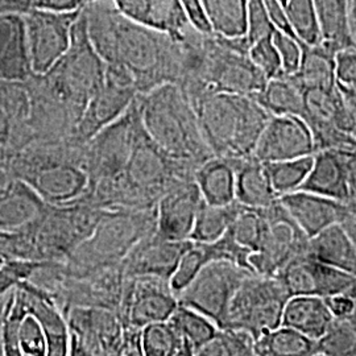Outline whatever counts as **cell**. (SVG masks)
<instances>
[{"label": "cell", "mask_w": 356, "mask_h": 356, "mask_svg": "<svg viewBox=\"0 0 356 356\" xmlns=\"http://www.w3.org/2000/svg\"><path fill=\"white\" fill-rule=\"evenodd\" d=\"M82 13L94 48L108 66H118L145 94L164 83H179L186 45L123 16L113 0L89 1Z\"/></svg>", "instance_id": "obj_1"}, {"label": "cell", "mask_w": 356, "mask_h": 356, "mask_svg": "<svg viewBox=\"0 0 356 356\" xmlns=\"http://www.w3.org/2000/svg\"><path fill=\"white\" fill-rule=\"evenodd\" d=\"M6 173L26 182L49 204H72L89 186L85 144L74 138L33 141L13 156Z\"/></svg>", "instance_id": "obj_2"}, {"label": "cell", "mask_w": 356, "mask_h": 356, "mask_svg": "<svg viewBox=\"0 0 356 356\" xmlns=\"http://www.w3.org/2000/svg\"><path fill=\"white\" fill-rule=\"evenodd\" d=\"M147 134L175 160L198 169L214 154L204 140L198 116L177 83H164L138 97Z\"/></svg>", "instance_id": "obj_3"}, {"label": "cell", "mask_w": 356, "mask_h": 356, "mask_svg": "<svg viewBox=\"0 0 356 356\" xmlns=\"http://www.w3.org/2000/svg\"><path fill=\"white\" fill-rule=\"evenodd\" d=\"M204 140L214 156H252L270 114L254 97L211 92L193 103Z\"/></svg>", "instance_id": "obj_4"}, {"label": "cell", "mask_w": 356, "mask_h": 356, "mask_svg": "<svg viewBox=\"0 0 356 356\" xmlns=\"http://www.w3.org/2000/svg\"><path fill=\"white\" fill-rule=\"evenodd\" d=\"M153 231L156 209L108 210L89 238L65 260V266L74 275L122 266L131 250Z\"/></svg>", "instance_id": "obj_5"}, {"label": "cell", "mask_w": 356, "mask_h": 356, "mask_svg": "<svg viewBox=\"0 0 356 356\" xmlns=\"http://www.w3.org/2000/svg\"><path fill=\"white\" fill-rule=\"evenodd\" d=\"M106 210L79 198L72 204H47L22 231L35 261H65L97 227Z\"/></svg>", "instance_id": "obj_6"}, {"label": "cell", "mask_w": 356, "mask_h": 356, "mask_svg": "<svg viewBox=\"0 0 356 356\" xmlns=\"http://www.w3.org/2000/svg\"><path fill=\"white\" fill-rule=\"evenodd\" d=\"M106 69L107 65L90 40L86 19L81 11L69 49L57 64L40 76L57 97L83 115L91 97L106 79Z\"/></svg>", "instance_id": "obj_7"}, {"label": "cell", "mask_w": 356, "mask_h": 356, "mask_svg": "<svg viewBox=\"0 0 356 356\" xmlns=\"http://www.w3.org/2000/svg\"><path fill=\"white\" fill-rule=\"evenodd\" d=\"M143 131L144 124L136 98L124 114L85 144L88 189L114 182L123 176Z\"/></svg>", "instance_id": "obj_8"}, {"label": "cell", "mask_w": 356, "mask_h": 356, "mask_svg": "<svg viewBox=\"0 0 356 356\" xmlns=\"http://www.w3.org/2000/svg\"><path fill=\"white\" fill-rule=\"evenodd\" d=\"M289 298L277 276L251 273L231 301L226 327L248 331L256 341L268 331L280 327Z\"/></svg>", "instance_id": "obj_9"}, {"label": "cell", "mask_w": 356, "mask_h": 356, "mask_svg": "<svg viewBox=\"0 0 356 356\" xmlns=\"http://www.w3.org/2000/svg\"><path fill=\"white\" fill-rule=\"evenodd\" d=\"M251 270L226 260H214L178 294V302L214 321L219 329L226 327L231 301Z\"/></svg>", "instance_id": "obj_10"}, {"label": "cell", "mask_w": 356, "mask_h": 356, "mask_svg": "<svg viewBox=\"0 0 356 356\" xmlns=\"http://www.w3.org/2000/svg\"><path fill=\"white\" fill-rule=\"evenodd\" d=\"M69 355H120L124 325L118 312L102 307H70L64 312Z\"/></svg>", "instance_id": "obj_11"}, {"label": "cell", "mask_w": 356, "mask_h": 356, "mask_svg": "<svg viewBox=\"0 0 356 356\" xmlns=\"http://www.w3.org/2000/svg\"><path fill=\"white\" fill-rule=\"evenodd\" d=\"M81 11L56 13L32 7L23 13L33 74L47 73L69 49Z\"/></svg>", "instance_id": "obj_12"}, {"label": "cell", "mask_w": 356, "mask_h": 356, "mask_svg": "<svg viewBox=\"0 0 356 356\" xmlns=\"http://www.w3.org/2000/svg\"><path fill=\"white\" fill-rule=\"evenodd\" d=\"M124 282L123 266L86 275H74L67 270L64 261V275L51 298L63 313L76 306L102 307L118 312L123 297Z\"/></svg>", "instance_id": "obj_13"}, {"label": "cell", "mask_w": 356, "mask_h": 356, "mask_svg": "<svg viewBox=\"0 0 356 356\" xmlns=\"http://www.w3.org/2000/svg\"><path fill=\"white\" fill-rule=\"evenodd\" d=\"M260 210L267 218L269 229L263 248L250 256V264L254 273L277 276L296 256L309 252V238L293 220L280 198Z\"/></svg>", "instance_id": "obj_14"}, {"label": "cell", "mask_w": 356, "mask_h": 356, "mask_svg": "<svg viewBox=\"0 0 356 356\" xmlns=\"http://www.w3.org/2000/svg\"><path fill=\"white\" fill-rule=\"evenodd\" d=\"M138 95V89L127 72L118 66L107 65L106 79L91 97L73 138L86 144L103 128L110 126L124 114Z\"/></svg>", "instance_id": "obj_15"}, {"label": "cell", "mask_w": 356, "mask_h": 356, "mask_svg": "<svg viewBox=\"0 0 356 356\" xmlns=\"http://www.w3.org/2000/svg\"><path fill=\"white\" fill-rule=\"evenodd\" d=\"M179 305L169 280L159 277H126L118 314L124 326L143 329L166 322Z\"/></svg>", "instance_id": "obj_16"}, {"label": "cell", "mask_w": 356, "mask_h": 356, "mask_svg": "<svg viewBox=\"0 0 356 356\" xmlns=\"http://www.w3.org/2000/svg\"><path fill=\"white\" fill-rule=\"evenodd\" d=\"M33 143L31 94L26 81L0 79V168Z\"/></svg>", "instance_id": "obj_17"}, {"label": "cell", "mask_w": 356, "mask_h": 356, "mask_svg": "<svg viewBox=\"0 0 356 356\" xmlns=\"http://www.w3.org/2000/svg\"><path fill=\"white\" fill-rule=\"evenodd\" d=\"M277 277L291 297L318 296L326 298L339 293H350L356 284L354 275L327 266L309 252L296 256L282 268Z\"/></svg>", "instance_id": "obj_18"}, {"label": "cell", "mask_w": 356, "mask_h": 356, "mask_svg": "<svg viewBox=\"0 0 356 356\" xmlns=\"http://www.w3.org/2000/svg\"><path fill=\"white\" fill-rule=\"evenodd\" d=\"M317 152L314 135L304 118L270 115L254 156L263 163L292 160Z\"/></svg>", "instance_id": "obj_19"}, {"label": "cell", "mask_w": 356, "mask_h": 356, "mask_svg": "<svg viewBox=\"0 0 356 356\" xmlns=\"http://www.w3.org/2000/svg\"><path fill=\"white\" fill-rule=\"evenodd\" d=\"M204 202L194 178L179 181L157 202L156 232L170 241H191V231Z\"/></svg>", "instance_id": "obj_20"}, {"label": "cell", "mask_w": 356, "mask_h": 356, "mask_svg": "<svg viewBox=\"0 0 356 356\" xmlns=\"http://www.w3.org/2000/svg\"><path fill=\"white\" fill-rule=\"evenodd\" d=\"M191 241H170L156 231L144 236L123 261L126 277H159L170 280L181 256L188 250Z\"/></svg>", "instance_id": "obj_21"}, {"label": "cell", "mask_w": 356, "mask_h": 356, "mask_svg": "<svg viewBox=\"0 0 356 356\" xmlns=\"http://www.w3.org/2000/svg\"><path fill=\"white\" fill-rule=\"evenodd\" d=\"M118 11L129 20L184 41L191 22L179 0H113Z\"/></svg>", "instance_id": "obj_22"}, {"label": "cell", "mask_w": 356, "mask_h": 356, "mask_svg": "<svg viewBox=\"0 0 356 356\" xmlns=\"http://www.w3.org/2000/svg\"><path fill=\"white\" fill-rule=\"evenodd\" d=\"M279 198L309 239L323 229L341 223L348 210V204L310 191H293Z\"/></svg>", "instance_id": "obj_23"}, {"label": "cell", "mask_w": 356, "mask_h": 356, "mask_svg": "<svg viewBox=\"0 0 356 356\" xmlns=\"http://www.w3.org/2000/svg\"><path fill=\"white\" fill-rule=\"evenodd\" d=\"M350 156L351 152L337 149H323L314 153L310 173L300 191L316 193L319 195L329 197L331 200L348 204Z\"/></svg>", "instance_id": "obj_24"}, {"label": "cell", "mask_w": 356, "mask_h": 356, "mask_svg": "<svg viewBox=\"0 0 356 356\" xmlns=\"http://www.w3.org/2000/svg\"><path fill=\"white\" fill-rule=\"evenodd\" d=\"M47 204L26 182L7 176L0 182V229L17 231L26 227L40 216Z\"/></svg>", "instance_id": "obj_25"}, {"label": "cell", "mask_w": 356, "mask_h": 356, "mask_svg": "<svg viewBox=\"0 0 356 356\" xmlns=\"http://www.w3.org/2000/svg\"><path fill=\"white\" fill-rule=\"evenodd\" d=\"M32 74L23 13L0 15V79L26 81Z\"/></svg>", "instance_id": "obj_26"}, {"label": "cell", "mask_w": 356, "mask_h": 356, "mask_svg": "<svg viewBox=\"0 0 356 356\" xmlns=\"http://www.w3.org/2000/svg\"><path fill=\"white\" fill-rule=\"evenodd\" d=\"M235 168V200L250 209H267L279 201L268 176L267 168L254 154L231 159Z\"/></svg>", "instance_id": "obj_27"}, {"label": "cell", "mask_w": 356, "mask_h": 356, "mask_svg": "<svg viewBox=\"0 0 356 356\" xmlns=\"http://www.w3.org/2000/svg\"><path fill=\"white\" fill-rule=\"evenodd\" d=\"M334 322L325 298L318 296H292L282 316V326L300 331L317 342L330 330Z\"/></svg>", "instance_id": "obj_28"}, {"label": "cell", "mask_w": 356, "mask_h": 356, "mask_svg": "<svg viewBox=\"0 0 356 356\" xmlns=\"http://www.w3.org/2000/svg\"><path fill=\"white\" fill-rule=\"evenodd\" d=\"M236 173L231 159L213 156L195 170L197 182L204 202L209 204H234Z\"/></svg>", "instance_id": "obj_29"}, {"label": "cell", "mask_w": 356, "mask_h": 356, "mask_svg": "<svg viewBox=\"0 0 356 356\" xmlns=\"http://www.w3.org/2000/svg\"><path fill=\"white\" fill-rule=\"evenodd\" d=\"M309 254L319 261L339 268L356 277V247L338 223L309 239Z\"/></svg>", "instance_id": "obj_30"}, {"label": "cell", "mask_w": 356, "mask_h": 356, "mask_svg": "<svg viewBox=\"0 0 356 356\" xmlns=\"http://www.w3.org/2000/svg\"><path fill=\"white\" fill-rule=\"evenodd\" d=\"M323 44L334 54L353 47L350 32V0H314Z\"/></svg>", "instance_id": "obj_31"}, {"label": "cell", "mask_w": 356, "mask_h": 356, "mask_svg": "<svg viewBox=\"0 0 356 356\" xmlns=\"http://www.w3.org/2000/svg\"><path fill=\"white\" fill-rule=\"evenodd\" d=\"M334 57L335 54L321 42L317 45H306L302 42L301 65L291 76L302 91L335 88Z\"/></svg>", "instance_id": "obj_32"}, {"label": "cell", "mask_w": 356, "mask_h": 356, "mask_svg": "<svg viewBox=\"0 0 356 356\" xmlns=\"http://www.w3.org/2000/svg\"><path fill=\"white\" fill-rule=\"evenodd\" d=\"M254 98L270 115H296L302 118L305 113L304 91L292 76L286 74L268 79L264 89Z\"/></svg>", "instance_id": "obj_33"}, {"label": "cell", "mask_w": 356, "mask_h": 356, "mask_svg": "<svg viewBox=\"0 0 356 356\" xmlns=\"http://www.w3.org/2000/svg\"><path fill=\"white\" fill-rule=\"evenodd\" d=\"M256 356L318 355V342L300 331L282 326L268 331L254 341Z\"/></svg>", "instance_id": "obj_34"}, {"label": "cell", "mask_w": 356, "mask_h": 356, "mask_svg": "<svg viewBox=\"0 0 356 356\" xmlns=\"http://www.w3.org/2000/svg\"><path fill=\"white\" fill-rule=\"evenodd\" d=\"M168 322L177 332L182 342L186 344L191 355H197L204 344L214 338L219 329L214 321L189 306L181 304Z\"/></svg>", "instance_id": "obj_35"}, {"label": "cell", "mask_w": 356, "mask_h": 356, "mask_svg": "<svg viewBox=\"0 0 356 356\" xmlns=\"http://www.w3.org/2000/svg\"><path fill=\"white\" fill-rule=\"evenodd\" d=\"M213 33L225 38L247 36V0H202Z\"/></svg>", "instance_id": "obj_36"}, {"label": "cell", "mask_w": 356, "mask_h": 356, "mask_svg": "<svg viewBox=\"0 0 356 356\" xmlns=\"http://www.w3.org/2000/svg\"><path fill=\"white\" fill-rule=\"evenodd\" d=\"M241 209L242 204L236 201L225 206L204 202L191 231V242L214 243L219 241L232 226Z\"/></svg>", "instance_id": "obj_37"}, {"label": "cell", "mask_w": 356, "mask_h": 356, "mask_svg": "<svg viewBox=\"0 0 356 356\" xmlns=\"http://www.w3.org/2000/svg\"><path fill=\"white\" fill-rule=\"evenodd\" d=\"M314 154L292 160L264 163L268 176L276 194L281 197L293 191H300L310 173Z\"/></svg>", "instance_id": "obj_38"}, {"label": "cell", "mask_w": 356, "mask_h": 356, "mask_svg": "<svg viewBox=\"0 0 356 356\" xmlns=\"http://www.w3.org/2000/svg\"><path fill=\"white\" fill-rule=\"evenodd\" d=\"M269 223L260 209H250L242 206L235 218L229 232L234 239L251 254L259 252L267 239Z\"/></svg>", "instance_id": "obj_39"}, {"label": "cell", "mask_w": 356, "mask_h": 356, "mask_svg": "<svg viewBox=\"0 0 356 356\" xmlns=\"http://www.w3.org/2000/svg\"><path fill=\"white\" fill-rule=\"evenodd\" d=\"M143 355H191L169 322H156L141 329Z\"/></svg>", "instance_id": "obj_40"}, {"label": "cell", "mask_w": 356, "mask_h": 356, "mask_svg": "<svg viewBox=\"0 0 356 356\" xmlns=\"http://www.w3.org/2000/svg\"><path fill=\"white\" fill-rule=\"evenodd\" d=\"M214 260L216 254L211 243L191 242L169 280L173 292L178 296L200 275L206 264Z\"/></svg>", "instance_id": "obj_41"}, {"label": "cell", "mask_w": 356, "mask_h": 356, "mask_svg": "<svg viewBox=\"0 0 356 356\" xmlns=\"http://www.w3.org/2000/svg\"><path fill=\"white\" fill-rule=\"evenodd\" d=\"M197 355H254V335L242 329H218L214 338L204 344Z\"/></svg>", "instance_id": "obj_42"}, {"label": "cell", "mask_w": 356, "mask_h": 356, "mask_svg": "<svg viewBox=\"0 0 356 356\" xmlns=\"http://www.w3.org/2000/svg\"><path fill=\"white\" fill-rule=\"evenodd\" d=\"M248 57L267 79L284 76L280 54L272 35L256 40L248 49Z\"/></svg>", "instance_id": "obj_43"}, {"label": "cell", "mask_w": 356, "mask_h": 356, "mask_svg": "<svg viewBox=\"0 0 356 356\" xmlns=\"http://www.w3.org/2000/svg\"><path fill=\"white\" fill-rule=\"evenodd\" d=\"M247 40L251 44L259 38L272 35L275 26L270 22L266 0H247Z\"/></svg>", "instance_id": "obj_44"}, {"label": "cell", "mask_w": 356, "mask_h": 356, "mask_svg": "<svg viewBox=\"0 0 356 356\" xmlns=\"http://www.w3.org/2000/svg\"><path fill=\"white\" fill-rule=\"evenodd\" d=\"M272 38L280 54L284 74L293 76L301 65L302 42L296 36L288 35L279 29H275V32L272 33Z\"/></svg>", "instance_id": "obj_45"}, {"label": "cell", "mask_w": 356, "mask_h": 356, "mask_svg": "<svg viewBox=\"0 0 356 356\" xmlns=\"http://www.w3.org/2000/svg\"><path fill=\"white\" fill-rule=\"evenodd\" d=\"M41 261L7 260L0 264V297L7 296L22 281L29 280Z\"/></svg>", "instance_id": "obj_46"}, {"label": "cell", "mask_w": 356, "mask_h": 356, "mask_svg": "<svg viewBox=\"0 0 356 356\" xmlns=\"http://www.w3.org/2000/svg\"><path fill=\"white\" fill-rule=\"evenodd\" d=\"M334 72L339 88L356 89V48L348 47L335 53Z\"/></svg>", "instance_id": "obj_47"}, {"label": "cell", "mask_w": 356, "mask_h": 356, "mask_svg": "<svg viewBox=\"0 0 356 356\" xmlns=\"http://www.w3.org/2000/svg\"><path fill=\"white\" fill-rule=\"evenodd\" d=\"M179 1L191 22V26L201 33L211 35L213 29L206 17L202 0H179Z\"/></svg>", "instance_id": "obj_48"}, {"label": "cell", "mask_w": 356, "mask_h": 356, "mask_svg": "<svg viewBox=\"0 0 356 356\" xmlns=\"http://www.w3.org/2000/svg\"><path fill=\"white\" fill-rule=\"evenodd\" d=\"M335 319L351 318L356 312V300L350 293H339L325 298Z\"/></svg>", "instance_id": "obj_49"}, {"label": "cell", "mask_w": 356, "mask_h": 356, "mask_svg": "<svg viewBox=\"0 0 356 356\" xmlns=\"http://www.w3.org/2000/svg\"><path fill=\"white\" fill-rule=\"evenodd\" d=\"M88 0H32V7L56 13L81 11Z\"/></svg>", "instance_id": "obj_50"}, {"label": "cell", "mask_w": 356, "mask_h": 356, "mask_svg": "<svg viewBox=\"0 0 356 356\" xmlns=\"http://www.w3.org/2000/svg\"><path fill=\"white\" fill-rule=\"evenodd\" d=\"M266 3H267L268 13H269L270 22L273 23L275 28L288 33V35L296 36L294 32H293L292 26L289 23V19H288L286 13H285L284 3L281 0H266Z\"/></svg>", "instance_id": "obj_51"}, {"label": "cell", "mask_w": 356, "mask_h": 356, "mask_svg": "<svg viewBox=\"0 0 356 356\" xmlns=\"http://www.w3.org/2000/svg\"><path fill=\"white\" fill-rule=\"evenodd\" d=\"M120 355H143L141 329L124 326L123 339L120 346Z\"/></svg>", "instance_id": "obj_52"}, {"label": "cell", "mask_w": 356, "mask_h": 356, "mask_svg": "<svg viewBox=\"0 0 356 356\" xmlns=\"http://www.w3.org/2000/svg\"><path fill=\"white\" fill-rule=\"evenodd\" d=\"M32 8V0H0V15L24 13Z\"/></svg>", "instance_id": "obj_53"}, {"label": "cell", "mask_w": 356, "mask_h": 356, "mask_svg": "<svg viewBox=\"0 0 356 356\" xmlns=\"http://www.w3.org/2000/svg\"><path fill=\"white\" fill-rule=\"evenodd\" d=\"M339 225L343 227L346 234L350 236V239L356 247V209L354 206L348 204V210L344 214L343 219L341 220Z\"/></svg>", "instance_id": "obj_54"}, {"label": "cell", "mask_w": 356, "mask_h": 356, "mask_svg": "<svg viewBox=\"0 0 356 356\" xmlns=\"http://www.w3.org/2000/svg\"><path fill=\"white\" fill-rule=\"evenodd\" d=\"M348 170H350V201H348V204L354 206L356 209V152L351 153V156H350Z\"/></svg>", "instance_id": "obj_55"}, {"label": "cell", "mask_w": 356, "mask_h": 356, "mask_svg": "<svg viewBox=\"0 0 356 356\" xmlns=\"http://www.w3.org/2000/svg\"><path fill=\"white\" fill-rule=\"evenodd\" d=\"M350 32L353 47L356 48V0H350Z\"/></svg>", "instance_id": "obj_56"}, {"label": "cell", "mask_w": 356, "mask_h": 356, "mask_svg": "<svg viewBox=\"0 0 356 356\" xmlns=\"http://www.w3.org/2000/svg\"><path fill=\"white\" fill-rule=\"evenodd\" d=\"M7 296H8V294H7ZM7 296L0 297V355H3V346H1V326H3V317H4V310H6Z\"/></svg>", "instance_id": "obj_57"}, {"label": "cell", "mask_w": 356, "mask_h": 356, "mask_svg": "<svg viewBox=\"0 0 356 356\" xmlns=\"http://www.w3.org/2000/svg\"><path fill=\"white\" fill-rule=\"evenodd\" d=\"M7 176H8V175H7V173L0 168V182H1L4 178L7 177Z\"/></svg>", "instance_id": "obj_58"}, {"label": "cell", "mask_w": 356, "mask_h": 356, "mask_svg": "<svg viewBox=\"0 0 356 356\" xmlns=\"http://www.w3.org/2000/svg\"><path fill=\"white\" fill-rule=\"evenodd\" d=\"M281 1H282V3H285V0H281Z\"/></svg>", "instance_id": "obj_59"}, {"label": "cell", "mask_w": 356, "mask_h": 356, "mask_svg": "<svg viewBox=\"0 0 356 356\" xmlns=\"http://www.w3.org/2000/svg\"><path fill=\"white\" fill-rule=\"evenodd\" d=\"M0 264H1V263H0Z\"/></svg>", "instance_id": "obj_60"}]
</instances>
